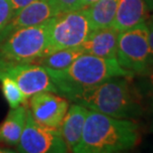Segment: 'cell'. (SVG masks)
I'll return each mask as SVG.
<instances>
[{"label": "cell", "instance_id": "cell-21", "mask_svg": "<svg viewBox=\"0 0 153 153\" xmlns=\"http://www.w3.org/2000/svg\"><path fill=\"white\" fill-rule=\"evenodd\" d=\"M147 30H148V46H149V66H153V21L149 20L147 23Z\"/></svg>", "mask_w": 153, "mask_h": 153}, {"label": "cell", "instance_id": "cell-24", "mask_svg": "<svg viewBox=\"0 0 153 153\" xmlns=\"http://www.w3.org/2000/svg\"><path fill=\"white\" fill-rule=\"evenodd\" d=\"M146 5H147V7L149 10H152L153 11V0H144Z\"/></svg>", "mask_w": 153, "mask_h": 153}, {"label": "cell", "instance_id": "cell-14", "mask_svg": "<svg viewBox=\"0 0 153 153\" xmlns=\"http://www.w3.org/2000/svg\"><path fill=\"white\" fill-rule=\"evenodd\" d=\"M23 103L9 110L0 124V141L9 145H17L25 127L28 106Z\"/></svg>", "mask_w": 153, "mask_h": 153}, {"label": "cell", "instance_id": "cell-1", "mask_svg": "<svg viewBox=\"0 0 153 153\" xmlns=\"http://www.w3.org/2000/svg\"><path fill=\"white\" fill-rule=\"evenodd\" d=\"M138 123L131 119L117 118L94 110L86 116L81 140L72 152L117 153L128 151L138 144Z\"/></svg>", "mask_w": 153, "mask_h": 153}, {"label": "cell", "instance_id": "cell-13", "mask_svg": "<svg viewBox=\"0 0 153 153\" xmlns=\"http://www.w3.org/2000/svg\"><path fill=\"white\" fill-rule=\"evenodd\" d=\"M88 112L89 109L85 106L74 103L68 107L66 115L62 119L59 131L63 140L68 146V149H70L71 151L81 140Z\"/></svg>", "mask_w": 153, "mask_h": 153}, {"label": "cell", "instance_id": "cell-7", "mask_svg": "<svg viewBox=\"0 0 153 153\" xmlns=\"http://www.w3.org/2000/svg\"><path fill=\"white\" fill-rule=\"evenodd\" d=\"M18 152L23 153H65L69 149L60 134L59 128L41 125L27 109L24 130L18 143Z\"/></svg>", "mask_w": 153, "mask_h": 153}, {"label": "cell", "instance_id": "cell-26", "mask_svg": "<svg viewBox=\"0 0 153 153\" xmlns=\"http://www.w3.org/2000/svg\"><path fill=\"white\" fill-rule=\"evenodd\" d=\"M150 20H152V21H153V14L151 15V19H150Z\"/></svg>", "mask_w": 153, "mask_h": 153}, {"label": "cell", "instance_id": "cell-18", "mask_svg": "<svg viewBox=\"0 0 153 153\" xmlns=\"http://www.w3.org/2000/svg\"><path fill=\"white\" fill-rule=\"evenodd\" d=\"M13 11L10 0H0V32L12 18Z\"/></svg>", "mask_w": 153, "mask_h": 153}, {"label": "cell", "instance_id": "cell-2", "mask_svg": "<svg viewBox=\"0 0 153 153\" xmlns=\"http://www.w3.org/2000/svg\"><path fill=\"white\" fill-rule=\"evenodd\" d=\"M45 70L56 87L57 93L69 100L83 90L112 78L135 76L120 67L116 58H101L89 54H82L65 70Z\"/></svg>", "mask_w": 153, "mask_h": 153}, {"label": "cell", "instance_id": "cell-19", "mask_svg": "<svg viewBox=\"0 0 153 153\" xmlns=\"http://www.w3.org/2000/svg\"><path fill=\"white\" fill-rule=\"evenodd\" d=\"M140 78L141 89L148 94L153 93V66L148 67L144 72L138 75Z\"/></svg>", "mask_w": 153, "mask_h": 153}, {"label": "cell", "instance_id": "cell-10", "mask_svg": "<svg viewBox=\"0 0 153 153\" xmlns=\"http://www.w3.org/2000/svg\"><path fill=\"white\" fill-rule=\"evenodd\" d=\"M58 13L60 12L54 0H36L12 16L0 32V42L7 38L13 32L41 24L54 17Z\"/></svg>", "mask_w": 153, "mask_h": 153}, {"label": "cell", "instance_id": "cell-11", "mask_svg": "<svg viewBox=\"0 0 153 153\" xmlns=\"http://www.w3.org/2000/svg\"><path fill=\"white\" fill-rule=\"evenodd\" d=\"M120 31L113 26L91 30L80 45L84 54L101 58H116Z\"/></svg>", "mask_w": 153, "mask_h": 153}, {"label": "cell", "instance_id": "cell-6", "mask_svg": "<svg viewBox=\"0 0 153 153\" xmlns=\"http://www.w3.org/2000/svg\"><path fill=\"white\" fill-rule=\"evenodd\" d=\"M116 59L120 67L139 75L149 66L148 30L141 23L119 34Z\"/></svg>", "mask_w": 153, "mask_h": 153}, {"label": "cell", "instance_id": "cell-15", "mask_svg": "<svg viewBox=\"0 0 153 153\" xmlns=\"http://www.w3.org/2000/svg\"><path fill=\"white\" fill-rule=\"evenodd\" d=\"M119 0H98L83 8L89 20L91 30L112 26Z\"/></svg>", "mask_w": 153, "mask_h": 153}, {"label": "cell", "instance_id": "cell-4", "mask_svg": "<svg viewBox=\"0 0 153 153\" xmlns=\"http://www.w3.org/2000/svg\"><path fill=\"white\" fill-rule=\"evenodd\" d=\"M51 19L13 32L0 42V70L19 64H35L45 55Z\"/></svg>", "mask_w": 153, "mask_h": 153}, {"label": "cell", "instance_id": "cell-9", "mask_svg": "<svg viewBox=\"0 0 153 153\" xmlns=\"http://www.w3.org/2000/svg\"><path fill=\"white\" fill-rule=\"evenodd\" d=\"M69 107L68 99L51 92H41L31 96L30 112L39 124L59 128Z\"/></svg>", "mask_w": 153, "mask_h": 153}, {"label": "cell", "instance_id": "cell-3", "mask_svg": "<svg viewBox=\"0 0 153 153\" xmlns=\"http://www.w3.org/2000/svg\"><path fill=\"white\" fill-rule=\"evenodd\" d=\"M128 77H115L89 87L72 102L117 118L133 119L142 113V106L128 83Z\"/></svg>", "mask_w": 153, "mask_h": 153}, {"label": "cell", "instance_id": "cell-23", "mask_svg": "<svg viewBox=\"0 0 153 153\" xmlns=\"http://www.w3.org/2000/svg\"><path fill=\"white\" fill-rule=\"evenodd\" d=\"M96 1H98V0H79L80 9L81 8H85V7H87V6L93 4V3L96 2Z\"/></svg>", "mask_w": 153, "mask_h": 153}, {"label": "cell", "instance_id": "cell-22", "mask_svg": "<svg viewBox=\"0 0 153 153\" xmlns=\"http://www.w3.org/2000/svg\"><path fill=\"white\" fill-rule=\"evenodd\" d=\"M34 1H36V0H10L13 15L16 14L19 10H21L22 8H24L25 6L29 5L30 3Z\"/></svg>", "mask_w": 153, "mask_h": 153}, {"label": "cell", "instance_id": "cell-8", "mask_svg": "<svg viewBox=\"0 0 153 153\" xmlns=\"http://www.w3.org/2000/svg\"><path fill=\"white\" fill-rule=\"evenodd\" d=\"M4 75L14 80L19 87L28 97L41 92L57 93L56 87L50 74L44 67L37 64H19L0 70Z\"/></svg>", "mask_w": 153, "mask_h": 153}, {"label": "cell", "instance_id": "cell-5", "mask_svg": "<svg viewBox=\"0 0 153 153\" xmlns=\"http://www.w3.org/2000/svg\"><path fill=\"white\" fill-rule=\"evenodd\" d=\"M90 31L89 20L83 8L58 13L51 19L45 55L60 49L79 47Z\"/></svg>", "mask_w": 153, "mask_h": 153}, {"label": "cell", "instance_id": "cell-25", "mask_svg": "<svg viewBox=\"0 0 153 153\" xmlns=\"http://www.w3.org/2000/svg\"><path fill=\"white\" fill-rule=\"evenodd\" d=\"M149 96H150V97H151V99H152V103H153V93H149Z\"/></svg>", "mask_w": 153, "mask_h": 153}, {"label": "cell", "instance_id": "cell-17", "mask_svg": "<svg viewBox=\"0 0 153 153\" xmlns=\"http://www.w3.org/2000/svg\"><path fill=\"white\" fill-rule=\"evenodd\" d=\"M0 82H1L3 96L11 109L17 107L26 103L28 96L22 92V90L14 80L4 75H0Z\"/></svg>", "mask_w": 153, "mask_h": 153}, {"label": "cell", "instance_id": "cell-16", "mask_svg": "<svg viewBox=\"0 0 153 153\" xmlns=\"http://www.w3.org/2000/svg\"><path fill=\"white\" fill-rule=\"evenodd\" d=\"M83 53L81 47L65 48L51 52L50 54L44 55L37 60L35 64L53 71H62L68 68L71 64Z\"/></svg>", "mask_w": 153, "mask_h": 153}, {"label": "cell", "instance_id": "cell-20", "mask_svg": "<svg viewBox=\"0 0 153 153\" xmlns=\"http://www.w3.org/2000/svg\"><path fill=\"white\" fill-rule=\"evenodd\" d=\"M54 2L60 13L80 9L79 0H54Z\"/></svg>", "mask_w": 153, "mask_h": 153}, {"label": "cell", "instance_id": "cell-12", "mask_svg": "<svg viewBox=\"0 0 153 153\" xmlns=\"http://www.w3.org/2000/svg\"><path fill=\"white\" fill-rule=\"evenodd\" d=\"M149 9L144 0H119L112 26L118 31H126L144 23Z\"/></svg>", "mask_w": 153, "mask_h": 153}]
</instances>
